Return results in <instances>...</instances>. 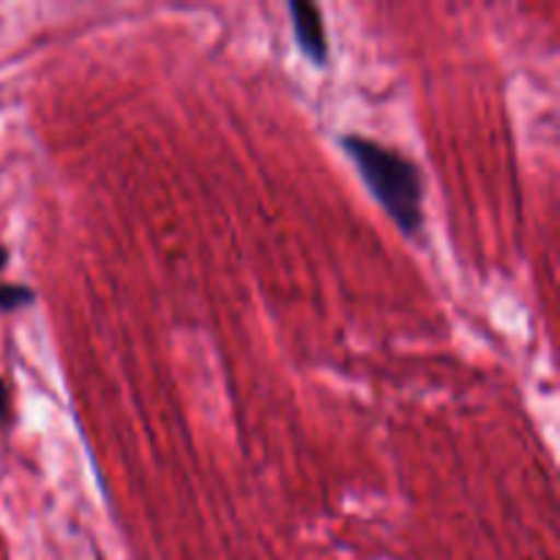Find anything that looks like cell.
I'll return each mask as SVG.
<instances>
[{
    "instance_id": "cell-3",
    "label": "cell",
    "mask_w": 560,
    "mask_h": 560,
    "mask_svg": "<svg viewBox=\"0 0 560 560\" xmlns=\"http://www.w3.org/2000/svg\"><path fill=\"white\" fill-rule=\"evenodd\" d=\"M36 301V293H33L27 284H11V282H0V312H14V310H25Z\"/></svg>"
},
{
    "instance_id": "cell-1",
    "label": "cell",
    "mask_w": 560,
    "mask_h": 560,
    "mask_svg": "<svg viewBox=\"0 0 560 560\" xmlns=\"http://www.w3.org/2000/svg\"><path fill=\"white\" fill-rule=\"evenodd\" d=\"M339 145L399 233L419 235L424 228V175L419 164L364 135H345Z\"/></svg>"
},
{
    "instance_id": "cell-4",
    "label": "cell",
    "mask_w": 560,
    "mask_h": 560,
    "mask_svg": "<svg viewBox=\"0 0 560 560\" xmlns=\"http://www.w3.org/2000/svg\"><path fill=\"white\" fill-rule=\"evenodd\" d=\"M5 416H9V386H5V381L0 377V427H3Z\"/></svg>"
},
{
    "instance_id": "cell-5",
    "label": "cell",
    "mask_w": 560,
    "mask_h": 560,
    "mask_svg": "<svg viewBox=\"0 0 560 560\" xmlns=\"http://www.w3.org/2000/svg\"><path fill=\"white\" fill-rule=\"evenodd\" d=\"M5 262H9V249H5V246H0V271L5 268Z\"/></svg>"
},
{
    "instance_id": "cell-2",
    "label": "cell",
    "mask_w": 560,
    "mask_h": 560,
    "mask_svg": "<svg viewBox=\"0 0 560 560\" xmlns=\"http://www.w3.org/2000/svg\"><path fill=\"white\" fill-rule=\"evenodd\" d=\"M288 11L301 55H304L310 63L326 66L331 47H328V31L326 22H323L320 5L310 3V0H290Z\"/></svg>"
}]
</instances>
